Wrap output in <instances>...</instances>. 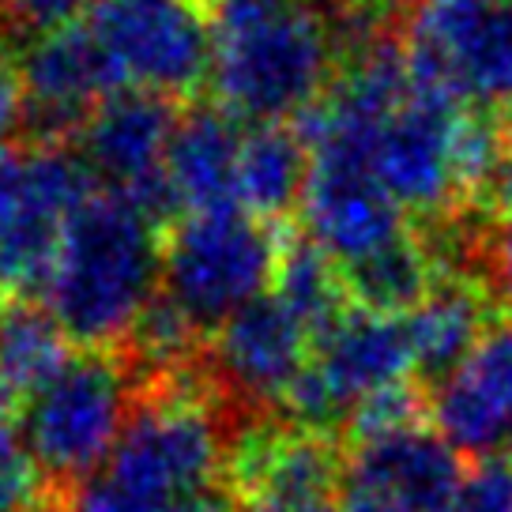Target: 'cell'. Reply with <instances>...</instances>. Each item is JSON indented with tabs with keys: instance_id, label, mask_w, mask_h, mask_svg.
<instances>
[{
	"instance_id": "6da1fadb",
	"label": "cell",
	"mask_w": 512,
	"mask_h": 512,
	"mask_svg": "<svg viewBox=\"0 0 512 512\" xmlns=\"http://www.w3.org/2000/svg\"><path fill=\"white\" fill-rule=\"evenodd\" d=\"M234 426L200 354L189 373L140 392L121 441L72 512H185L223 486Z\"/></svg>"
},
{
	"instance_id": "7a4b0ae2",
	"label": "cell",
	"mask_w": 512,
	"mask_h": 512,
	"mask_svg": "<svg viewBox=\"0 0 512 512\" xmlns=\"http://www.w3.org/2000/svg\"><path fill=\"white\" fill-rule=\"evenodd\" d=\"M339 46L324 0H223L208 83L234 121L290 125L332 91Z\"/></svg>"
},
{
	"instance_id": "3957f363",
	"label": "cell",
	"mask_w": 512,
	"mask_h": 512,
	"mask_svg": "<svg viewBox=\"0 0 512 512\" xmlns=\"http://www.w3.org/2000/svg\"><path fill=\"white\" fill-rule=\"evenodd\" d=\"M155 215L113 192H91L64 223L46 309L80 351H117L159 298L162 241Z\"/></svg>"
},
{
	"instance_id": "277c9868",
	"label": "cell",
	"mask_w": 512,
	"mask_h": 512,
	"mask_svg": "<svg viewBox=\"0 0 512 512\" xmlns=\"http://www.w3.org/2000/svg\"><path fill=\"white\" fill-rule=\"evenodd\" d=\"M136 400L140 384L117 351H76L27 400L19 441L64 512L110 460Z\"/></svg>"
},
{
	"instance_id": "5b68a950",
	"label": "cell",
	"mask_w": 512,
	"mask_h": 512,
	"mask_svg": "<svg viewBox=\"0 0 512 512\" xmlns=\"http://www.w3.org/2000/svg\"><path fill=\"white\" fill-rule=\"evenodd\" d=\"M283 241L238 204L181 215L162 238L159 294L211 336L256 298L272 294Z\"/></svg>"
},
{
	"instance_id": "8992f818",
	"label": "cell",
	"mask_w": 512,
	"mask_h": 512,
	"mask_svg": "<svg viewBox=\"0 0 512 512\" xmlns=\"http://www.w3.org/2000/svg\"><path fill=\"white\" fill-rule=\"evenodd\" d=\"M396 42L415 87L467 113L512 110V0H411Z\"/></svg>"
},
{
	"instance_id": "52a82bcc",
	"label": "cell",
	"mask_w": 512,
	"mask_h": 512,
	"mask_svg": "<svg viewBox=\"0 0 512 512\" xmlns=\"http://www.w3.org/2000/svg\"><path fill=\"white\" fill-rule=\"evenodd\" d=\"M121 91L166 102L211 80L215 16L208 0H98L87 16Z\"/></svg>"
},
{
	"instance_id": "ba28073f",
	"label": "cell",
	"mask_w": 512,
	"mask_h": 512,
	"mask_svg": "<svg viewBox=\"0 0 512 512\" xmlns=\"http://www.w3.org/2000/svg\"><path fill=\"white\" fill-rule=\"evenodd\" d=\"M467 110L411 83L369 132L366 170L403 215H445L460 189V132Z\"/></svg>"
},
{
	"instance_id": "9c48e42d",
	"label": "cell",
	"mask_w": 512,
	"mask_h": 512,
	"mask_svg": "<svg viewBox=\"0 0 512 512\" xmlns=\"http://www.w3.org/2000/svg\"><path fill=\"white\" fill-rule=\"evenodd\" d=\"M309 347L313 339L302 320L275 294H264L211 332L204 369L241 426L256 415H272L283 403L290 384L309 366Z\"/></svg>"
},
{
	"instance_id": "30bf717a",
	"label": "cell",
	"mask_w": 512,
	"mask_h": 512,
	"mask_svg": "<svg viewBox=\"0 0 512 512\" xmlns=\"http://www.w3.org/2000/svg\"><path fill=\"white\" fill-rule=\"evenodd\" d=\"M174 125V102L147 91H117L76 132V159L87 166L91 181L106 185L102 192L125 196L162 219L174 211L162 181Z\"/></svg>"
},
{
	"instance_id": "8fae6325",
	"label": "cell",
	"mask_w": 512,
	"mask_h": 512,
	"mask_svg": "<svg viewBox=\"0 0 512 512\" xmlns=\"http://www.w3.org/2000/svg\"><path fill=\"white\" fill-rule=\"evenodd\" d=\"M426 418L460 460H505L512 448V317L486 324L464 362L433 384Z\"/></svg>"
},
{
	"instance_id": "7c38bea8",
	"label": "cell",
	"mask_w": 512,
	"mask_h": 512,
	"mask_svg": "<svg viewBox=\"0 0 512 512\" xmlns=\"http://www.w3.org/2000/svg\"><path fill=\"white\" fill-rule=\"evenodd\" d=\"M298 211L305 238L339 272H351L411 234L407 215L384 196L366 166L328 151H309V181Z\"/></svg>"
},
{
	"instance_id": "4fadbf2b",
	"label": "cell",
	"mask_w": 512,
	"mask_h": 512,
	"mask_svg": "<svg viewBox=\"0 0 512 512\" xmlns=\"http://www.w3.org/2000/svg\"><path fill=\"white\" fill-rule=\"evenodd\" d=\"M16 72L27 102V125L42 136V144H61V136H76L83 121L121 91L87 23L34 34L19 53Z\"/></svg>"
},
{
	"instance_id": "5bb4252c",
	"label": "cell",
	"mask_w": 512,
	"mask_h": 512,
	"mask_svg": "<svg viewBox=\"0 0 512 512\" xmlns=\"http://www.w3.org/2000/svg\"><path fill=\"white\" fill-rule=\"evenodd\" d=\"M464 475L460 452H452L433 426L415 422L354 441L343 452L339 486L377 494L407 512H445Z\"/></svg>"
},
{
	"instance_id": "9a60e30c",
	"label": "cell",
	"mask_w": 512,
	"mask_h": 512,
	"mask_svg": "<svg viewBox=\"0 0 512 512\" xmlns=\"http://www.w3.org/2000/svg\"><path fill=\"white\" fill-rule=\"evenodd\" d=\"M241 136V121H234L223 106H192L177 113L162 166V181L174 208L189 215L234 204Z\"/></svg>"
},
{
	"instance_id": "2e32d148",
	"label": "cell",
	"mask_w": 512,
	"mask_h": 512,
	"mask_svg": "<svg viewBox=\"0 0 512 512\" xmlns=\"http://www.w3.org/2000/svg\"><path fill=\"white\" fill-rule=\"evenodd\" d=\"M403 320L415 354V381L433 388L464 362L486 332V290L479 283L445 275Z\"/></svg>"
},
{
	"instance_id": "e0dca14e",
	"label": "cell",
	"mask_w": 512,
	"mask_h": 512,
	"mask_svg": "<svg viewBox=\"0 0 512 512\" xmlns=\"http://www.w3.org/2000/svg\"><path fill=\"white\" fill-rule=\"evenodd\" d=\"M309 181V147L294 125H249L241 136L234 204L256 215L260 223H275L302 208Z\"/></svg>"
},
{
	"instance_id": "ac0fdd59",
	"label": "cell",
	"mask_w": 512,
	"mask_h": 512,
	"mask_svg": "<svg viewBox=\"0 0 512 512\" xmlns=\"http://www.w3.org/2000/svg\"><path fill=\"white\" fill-rule=\"evenodd\" d=\"M76 354V343L64 336L46 302L34 298H4L0 305V381L19 400H31L46 388Z\"/></svg>"
},
{
	"instance_id": "d6986e66",
	"label": "cell",
	"mask_w": 512,
	"mask_h": 512,
	"mask_svg": "<svg viewBox=\"0 0 512 512\" xmlns=\"http://www.w3.org/2000/svg\"><path fill=\"white\" fill-rule=\"evenodd\" d=\"M272 294L302 320L309 339L320 336L351 305L343 279H339V268L305 234L294 241H283Z\"/></svg>"
},
{
	"instance_id": "ffe728a7",
	"label": "cell",
	"mask_w": 512,
	"mask_h": 512,
	"mask_svg": "<svg viewBox=\"0 0 512 512\" xmlns=\"http://www.w3.org/2000/svg\"><path fill=\"white\" fill-rule=\"evenodd\" d=\"M0 512H64L16 430H0Z\"/></svg>"
},
{
	"instance_id": "44dd1931",
	"label": "cell",
	"mask_w": 512,
	"mask_h": 512,
	"mask_svg": "<svg viewBox=\"0 0 512 512\" xmlns=\"http://www.w3.org/2000/svg\"><path fill=\"white\" fill-rule=\"evenodd\" d=\"M512 509V467L505 460H482L464 475L445 512H509Z\"/></svg>"
},
{
	"instance_id": "7402d4cb",
	"label": "cell",
	"mask_w": 512,
	"mask_h": 512,
	"mask_svg": "<svg viewBox=\"0 0 512 512\" xmlns=\"http://www.w3.org/2000/svg\"><path fill=\"white\" fill-rule=\"evenodd\" d=\"M95 4L98 0H0V16L8 19L16 31L49 34L91 16Z\"/></svg>"
},
{
	"instance_id": "603a6c76",
	"label": "cell",
	"mask_w": 512,
	"mask_h": 512,
	"mask_svg": "<svg viewBox=\"0 0 512 512\" xmlns=\"http://www.w3.org/2000/svg\"><path fill=\"white\" fill-rule=\"evenodd\" d=\"M482 260H486L490 290L512 305V208L501 211L497 223L490 226V234L482 241Z\"/></svg>"
},
{
	"instance_id": "cb8c5ba5",
	"label": "cell",
	"mask_w": 512,
	"mask_h": 512,
	"mask_svg": "<svg viewBox=\"0 0 512 512\" xmlns=\"http://www.w3.org/2000/svg\"><path fill=\"white\" fill-rule=\"evenodd\" d=\"M27 208V155L16 147H0V238L16 226Z\"/></svg>"
},
{
	"instance_id": "d4e9b609",
	"label": "cell",
	"mask_w": 512,
	"mask_h": 512,
	"mask_svg": "<svg viewBox=\"0 0 512 512\" xmlns=\"http://www.w3.org/2000/svg\"><path fill=\"white\" fill-rule=\"evenodd\" d=\"M23 125H27L23 83H19L16 64L0 57V147H8V140H12Z\"/></svg>"
},
{
	"instance_id": "484cf974",
	"label": "cell",
	"mask_w": 512,
	"mask_h": 512,
	"mask_svg": "<svg viewBox=\"0 0 512 512\" xmlns=\"http://www.w3.org/2000/svg\"><path fill=\"white\" fill-rule=\"evenodd\" d=\"M339 512H407L392 501H384L377 494L366 490H354V486H339Z\"/></svg>"
},
{
	"instance_id": "4316f807",
	"label": "cell",
	"mask_w": 512,
	"mask_h": 512,
	"mask_svg": "<svg viewBox=\"0 0 512 512\" xmlns=\"http://www.w3.org/2000/svg\"><path fill=\"white\" fill-rule=\"evenodd\" d=\"M234 512H339V501L336 497L328 501H249Z\"/></svg>"
},
{
	"instance_id": "83f0119b",
	"label": "cell",
	"mask_w": 512,
	"mask_h": 512,
	"mask_svg": "<svg viewBox=\"0 0 512 512\" xmlns=\"http://www.w3.org/2000/svg\"><path fill=\"white\" fill-rule=\"evenodd\" d=\"M339 4H343V12L362 19H377L388 16V12H407L411 8V0H339Z\"/></svg>"
},
{
	"instance_id": "f1b7e54d",
	"label": "cell",
	"mask_w": 512,
	"mask_h": 512,
	"mask_svg": "<svg viewBox=\"0 0 512 512\" xmlns=\"http://www.w3.org/2000/svg\"><path fill=\"white\" fill-rule=\"evenodd\" d=\"M16 407H19V396L12 392V388H8V384L0 381V430H12Z\"/></svg>"
},
{
	"instance_id": "f546056e",
	"label": "cell",
	"mask_w": 512,
	"mask_h": 512,
	"mask_svg": "<svg viewBox=\"0 0 512 512\" xmlns=\"http://www.w3.org/2000/svg\"><path fill=\"white\" fill-rule=\"evenodd\" d=\"M501 144H505V155H509V162H512V110H509L505 128H501Z\"/></svg>"
},
{
	"instance_id": "4dcf8cb0",
	"label": "cell",
	"mask_w": 512,
	"mask_h": 512,
	"mask_svg": "<svg viewBox=\"0 0 512 512\" xmlns=\"http://www.w3.org/2000/svg\"><path fill=\"white\" fill-rule=\"evenodd\" d=\"M509 467H512V456H509ZM509 512H512V509H509Z\"/></svg>"
}]
</instances>
